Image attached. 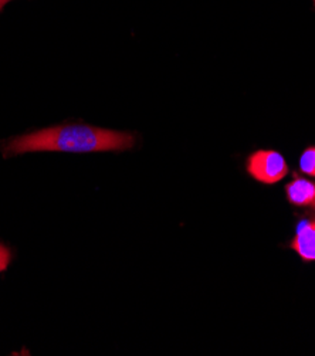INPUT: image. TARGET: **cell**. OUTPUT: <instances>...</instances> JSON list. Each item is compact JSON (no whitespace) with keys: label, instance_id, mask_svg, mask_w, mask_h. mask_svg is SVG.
<instances>
[{"label":"cell","instance_id":"obj_1","mask_svg":"<svg viewBox=\"0 0 315 356\" xmlns=\"http://www.w3.org/2000/svg\"><path fill=\"white\" fill-rule=\"evenodd\" d=\"M135 145V136L129 132L104 129L91 125H60L40 129L13 139L6 154L27 152H120Z\"/></svg>","mask_w":315,"mask_h":356},{"label":"cell","instance_id":"obj_2","mask_svg":"<svg viewBox=\"0 0 315 356\" xmlns=\"http://www.w3.org/2000/svg\"><path fill=\"white\" fill-rule=\"evenodd\" d=\"M248 172L255 181L274 185L287 176L289 165L284 156L277 151L260 149L248 158Z\"/></svg>","mask_w":315,"mask_h":356},{"label":"cell","instance_id":"obj_3","mask_svg":"<svg viewBox=\"0 0 315 356\" xmlns=\"http://www.w3.org/2000/svg\"><path fill=\"white\" fill-rule=\"evenodd\" d=\"M291 248L304 261H315V220H302L297 226Z\"/></svg>","mask_w":315,"mask_h":356},{"label":"cell","instance_id":"obj_4","mask_svg":"<svg viewBox=\"0 0 315 356\" xmlns=\"http://www.w3.org/2000/svg\"><path fill=\"white\" fill-rule=\"evenodd\" d=\"M287 200L294 206H312L315 202V184L296 177L286 186Z\"/></svg>","mask_w":315,"mask_h":356},{"label":"cell","instance_id":"obj_5","mask_svg":"<svg viewBox=\"0 0 315 356\" xmlns=\"http://www.w3.org/2000/svg\"><path fill=\"white\" fill-rule=\"evenodd\" d=\"M300 170L315 177V147L307 148L300 158Z\"/></svg>","mask_w":315,"mask_h":356},{"label":"cell","instance_id":"obj_6","mask_svg":"<svg viewBox=\"0 0 315 356\" xmlns=\"http://www.w3.org/2000/svg\"><path fill=\"white\" fill-rule=\"evenodd\" d=\"M9 263H10V252L3 244H0V273L8 268Z\"/></svg>","mask_w":315,"mask_h":356},{"label":"cell","instance_id":"obj_7","mask_svg":"<svg viewBox=\"0 0 315 356\" xmlns=\"http://www.w3.org/2000/svg\"><path fill=\"white\" fill-rule=\"evenodd\" d=\"M10 2V0H0V12H2V9Z\"/></svg>","mask_w":315,"mask_h":356},{"label":"cell","instance_id":"obj_8","mask_svg":"<svg viewBox=\"0 0 315 356\" xmlns=\"http://www.w3.org/2000/svg\"><path fill=\"white\" fill-rule=\"evenodd\" d=\"M312 206H314V209H315V202H314V204H312Z\"/></svg>","mask_w":315,"mask_h":356},{"label":"cell","instance_id":"obj_9","mask_svg":"<svg viewBox=\"0 0 315 356\" xmlns=\"http://www.w3.org/2000/svg\"><path fill=\"white\" fill-rule=\"evenodd\" d=\"M314 5H315V0H314Z\"/></svg>","mask_w":315,"mask_h":356}]
</instances>
